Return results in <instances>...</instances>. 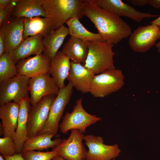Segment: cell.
Here are the masks:
<instances>
[{"mask_svg": "<svg viewBox=\"0 0 160 160\" xmlns=\"http://www.w3.org/2000/svg\"><path fill=\"white\" fill-rule=\"evenodd\" d=\"M82 9L83 16L92 22L105 41L116 44L132 33L128 23L100 7L95 0H84Z\"/></svg>", "mask_w": 160, "mask_h": 160, "instance_id": "6da1fadb", "label": "cell"}, {"mask_svg": "<svg viewBox=\"0 0 160 160\" xmlns=\"http://www.w3.org/2000/svg\"><path fill=\"white\" fill-rule=\"evenodd\" d=\"M82 0H43L42 6L55 30L72 18L83 17Z\"/></svg>", "mask_w": 160, "mask_h": 160, "instance_id": "7a4b0ae2", "label": "cell"}, {"mask_svg": "<svg viewBox=\"0 0 160 160\" xmlns=\"http://www.w3.org/2000/svg\"><path fill=\"white\" fill-rule=\"evenodd\" d=\"M88 52L85 64V68L95 75L104 71L116 68L113 57L115 53L112 48L114 45L108 42L86 41Z\"/></svg>", "mask_w": 160, "mask_h": 160, "instance_id": "3957f363", "label": "cell"}, {"mask_svg": "<svg viewBox=\"0 0 160 160\" xmlns=\"http://www.w3.org/2000/svg\"><path fill=\"white\" fill-rule=\"evenodd\" d=\"M124 76L118 69L107 70L95 75L89 92L94 97H104L120 89L124 84Z\"/></svg>", "mask_w": 160, "mask_h": 160, "instance_id": "277c9868", "label": "cell"}, {"mask_svg": "<svg viewBox=\"0 0 160 160\" xmlns=\"http://www.w3.org/2000/svg\"><path fill=\"white\" fill-rule=\"evenodd\" d=\"M73 86L70 82L60 89L51 106L47 121L38 135L49 134L55 136L59 128V122L65 107L69 103L73 92Z\"/></svg>", "mask_w": 160, "mask_h": 160, "instance_id": "5b68a950", "label": "cell"}, {"mask_svg": "<svg viewBox=\"0 0 160 160\" xmlns=\"http://www.w3.org/2000/svg\"><path fill=\"white\" fill-rule=\"evenodd\" d=\"M82 103V99L79 98L76 101L72 111L65 113L59 125L60 130L63 134H66L69 130L73 129H78L84 134L88 127L101 119V118L87 112Z\"/></svg>", "mask_w": 160, "mask_h": 160, "instance_id": "8992f818", "label": "cell"}, {"mask_svg": "<svg viewBox=\"0 0 160 160\" xmlns=\"http://www.w3.org/2000/svg\"><path fill=\"white\" fill-rule=\"evenodd\" d=\"M29 78L17 75L0 82V105L12 102L19 104L28 96Z\"/></svg>", "mask_w": 160, "mask_h": 160, "instance_id": "52a82bcc", "label": "cell"}, {"mask_svg": "<svg viewBox=\"0 0 160 160\" xmlns=\"http://www.w3.org/2000/svg\"><path fill=\"white\" fill-rule=\"evenodd\" d=\"M56 96L50 95L43 97L36 104L31 105L27 125L28 138L38 135L48 119L51 106Z\"/></svg>", "mask_w": 160, "mask_h": 160, "instance_id": "ba28073f", "label": "cell"}, {"mask_svg": "<svg viewBox=\"0 0 160 160\" xmlns=\"http://www.w3.org/2000/svg\"><path fill=\"white\" fill-rule=\"evenodd\" d=\"M84 135L77 129L71 130L67 139H62L57 146L52 150L57 152L66 160H83L86 159L87 152L82 142Z\"/></svg>", "mask_w": 160, "mask_h": 160, "instance_id": "9c48e42d", "label": "cell"}, {"mask_svg": "<svg viewBox=\"0 0 160 160\" xmlns=\"http://www.w3.org/2000/svg\"><path fill=\"white\" fill-rule=\"evenodd\" d=\"M159 39L160 26L151 24L135 29L130 36L129 44L133 51L144 53L155 45Z\"/></svg>", "mask_w": 160, "mask_h": 160, "instance_id": "30bf717a", "label": "cell"}, {"mask_svg": "<svg viewBox=\"0 0 160 160\" xmlns=\"http://www.w3.org/2000/svg\"><path fill=\"white\" fill-rule=\"evenodd\" d=\"M84 140L89 149L86 156L87 160H111L118 156L121 152L117 144L105 145L100 136L86 135L84 136Z\"/></svg>", "mask_w": 160, "mask_h": 160, "instance_id": "8fae6325", "label": "cell"}, {"mask_svg": "<svg viewBox=\"0 0 160 160\" xmlns=\"http://www.w3.org/2000/svg\"><path fill=\"white\" fill-rule=\"evenodd\" d=\"M100 8L115 15L128 17L139 23L144 19L159 17V15L142 12L136 10L121 0H95Z\"/></svg>", "mask_w": 160, "mask_h": 160, "instance_id": "7c38bea8", "label": "cell"}, {"mask_svg": "<svg viewBox=\"0 0 160 160\" xmlns=\"http://www.w3.org/2000/svg\"><path fill=\"white\" fill-rule=\"evenodd\" d=\"M60 89L49 73L40 75L29 80L28 91L31 105L36 104L43 97L47 96H57Z\"/></svg>", "mask_w": 160, "mask_h": 160, "instance_id": "4fadbf2b", "label": "cell"}, {"mask_svg": "<svg viewBox=\"0 0 160 160\" xmlns=\"http://www.w3.org/2000/svg\"><path fill=\"white\" fill-rule=\"evenodd\" d=\"M51 60L43 53L18 61L15 64L18 74L30 78L49 73Z\"/></svg>", "mask_w": 160, "mask_h": 160, "instance_id": "5bb4252c", "label": "cell"}, {"mask_svg": "<svg viewBox=\"0 0 160 160\" xmlns=\"http://www.w3.org/2000/svg\"><path fill=\"white\" fill-rule=\"evenodd\" d=\"M24 19L11 15L0 27L4 35L5 53L14 50L24 40Z\"/></svg>", "mask_w": 160, "mask_h": 160, "instance_id": "9a60e30c", "label": "cell"}, {"mask_svg": "<svg viewBox=\"0 0 160 160\" xmlns=\"http://www.w3.org/2000/svg\"><path fill=\"white\" fill-rule=\"evenodd\" d=\"M31 106L29 96L23 99L19 103L17 127L13 138L16 148L15 153H22L23 145L28 139L27 125Z\"/></svg>", "mask_w": 160, "mask_h": 160, "instance_id": "2e32d148", "label": "cell"}, {"mask_svg": "<svg viewBox=\"0 0 160 160\" xmlns=\"http://www.w3.org/2000/svg\"><path fill=\"white\" fill-rule=\"evenodd\" d=\"M19 109V104L11 102L0 105V134L3 137L13 138L17 125Z\"/></svg>", "mask_w": 160, "mask_h": 160, "instance_id": "e0dca14e", "label": "cell"}, {"mask_svg": "<svg viewBox=\"0 0 160 160\" xmlns=\"http://www.w3.org/2000/svg\"><path fill=\"white\" fill-rule=\"evenodd\" d=\"M44 36L41 34L26 38L14 50L8 53L11 59L15 64L19 60L43 53L42 40Z\"/></svg>", "mask_w": 160, "mask_h": 160, "instance_id": "ac0fdd59", "label": "cell"}, {"mask_svg": "<svg viewBox=\"0 0 160 160\" xmlns=\"http://www.w3.org/2000/svg\"><path fill=\"white\" fill-rule=\"evenodd\" d=\"M95 75L81 64L71 61V68L67 79L77 90L85 93L89 92Z\"/></svg>", "mask_w": 160, "mask_h": 160, "instance_id": "d6986e66", "label": "cell"}, {"mask_svg": "<svg viewBox=\"0 0 160 160\" xmlns=\"http://www.w3.org/2000/svg\"><path fill=\"white\" fill-rule=\"evenodd\" d=\"M71 68L70 59L61 51H58L51 59L49 73L59 89L65 86L64 81L68 78Z\"/></svg>", "mask_w": 160, "mask_h": 160, "instance_id": "ffe728a7", "label": "cell"}, {"mask_svg": "<svg viewBox=\"0 0 160 160\" xmlns=\"http://www.w3.org/2000/svg\"><path fill=\"white\" fill-rule=\"evenodd\" d=\"M69 34L68 28L63 25L44 37L42 40L43 53L52 59L56 55L65 39Z\"/></svg>", "mask_w": 160, "mask_h": 160, "instance_id": "44dd1931", "label": "cell"}, {"mask_svg": "<svg viewBox=\"0 0 160 160\" xmlns=\"http://www.w3.org/2000/svg\"><path fill=\"white\" fill-rule=\"evenodd\" d=\"M61 51L71 61L84 65L88 48L86 41L71 36L63 46Z\"/></svg>", "mask_w": 160, "mask_h": 160, "instance_id": "7402d4cb", "label": "cell"}, {"mask_svg": "<svg viewBox=\"0 0 160 160\" xmlns=\"http://www.w3.org/2000/svg\"><path fill=\"white\" fill-rule=\"evenodd\" d=\"M42 1L43 0H18L11 15L17 17H46V13L42 6Z\"/></svg>", "mask_w": 160, "mask_h": 160, "instance_id": "603a6c76", "label": "cell"}, {"mask_svg": "<svg viewBox=\"0 0 160 160\" xmlns=\"http://www.w3.org/2000/svg\"><path fill=\"white\" fill-rule=\"evenodd\" d=\"M55 30L49 19L39 16L24 17L23 39L39 34L45 37Z\"/></svg>", "mask_w": 160, "mask_h": 160, "instance_id": "cb8c5ba5", "label": "cell"}, {"mask_svg": "<svg viewBox=\"0 0 160 160\" xmlns=\"http://www.w3.org/2000/svg\"><path fill=\"white\" fill-rule=\"evenodd\" d=\"M54 136L51 134H45L28 138L23 145L22 152L35 150L42 151L55 147L60 144L62 139L58 137L52 140V138Z\"/></svg>", "mask_w": 160, "mask_h": 160, "instance_id": "d4e9b609", "label": "cell"}, {"mask_svg": "<svg viewBox=\"0 0 160 160\" xmlns=\"http://www.w3.org/2000/svg\"><path fill=\"white\" fill-rule=\"evenodd\" d=\"M78 17L70 18L66 22L68 26L69 34L71 37L76 38L85 41H105L98 33L89 31L81 24Z\"/></svg>", "mask_w": 160, "mask_h": 160, "instance_id": "484cf974", "label": "cell"}, {"mask_svg": "<svg viewBox=\"0 0 160 160\" xmlns=\"http://www.w3.org/2000/svg\"><path fill=\"white\" fill-rule=\"evenodd\" d=\"M18 75L16 64L8 53H4L0 56V82Z\"/></svg>", "mask_w": 160, "mask_h": 160, "instance_id": "4316f807", "label": "cell"}, {"mask_svg": "<svg viewBox=\"0 0 160 160\" xmlns=\"http://www.w3.org/2000/svg\"><path fill=\"white\" fill-rule=\"evenodd\" d=\"M21 154L25 160H52L58 155L57 152L53 150L47 152L28 151L22 152Z\"/></svg>", "mask_w": 160, "mask_h": 160, "instance_id": "83f0119b", "label": "cell"}, {"mask_svg": "<svg viewBox=\"0 0 160 160\" xmlns=\"http://www.w3.org/2000/svg\"><path fill=\"white\" fill-rule=\"evenodd\" d=\"M16 151L13 139L9 137L0 138V153L1 155L11 156L16 153Z\"/></svg>", "mask_w": 160, "mask_h": 160, "instance_id": "f1b7e54d", "label": "cell"}, {"mask_svg": "<svg viewBox=\"0 0 160 160\" xmlns=\"http://www.w3.org/2000/svg\"><path fill=\"white\" fill-rule=\"evenodd\" d=\"M18 0H14L9 5L0 8V27L11 16L13 9Z\"/></svg>", "mask_w": 160, "mask_h": 160, "instance_id": "f546056e", "label": "cell"}, {"mask_svg": "<svg viewBox=\"0 0 160 160\" xmlns=\"http://www.w3.org/2000/svg\"><path fill=\"white\" fill-rule=\"evenodd\" d=\"M5 42L3 33L0 30V56L5 53Z\"/></svg>", "mask_w": 160, "mask_h": 160, "instance_id": "4dcf8cb0", "label": "cell"}, {"mask_svg": "<svg viewBox=\"0 0 160 160\" xmlns=\"http://www.w3.org/2000/svg\"><path fill=\"white\" fill-rule=\"evenodd\" d=\"M127 1L136 6H143L148 4L147 0H127Z\"/></svg>", "mask_w": 160, "mask_h": 160, "instance_id": "1f68e13d", "label": "cell"}, {"mask_svg": "<svg viewBox=\"0 0 160 160\" xmlns=\"http://www.w3.org/2000/svg\"><path fill=\"white\" fill-rule=\"evenodd\" d=\"M2 156L5 160H25L23 157L21 153H15L11 156Z\"/></svg>", "mask_w": 160, "mask_h": 160, "instance_id": "d6a6232c", "label": "cell"}, {"mask_svg": "<svg viewBox=\"0 0 160 160\" xmlns=\"http://www.w3.org/2000/svg\"><path fill=\"white\" fill-rule=\"evenodd\" d=\"M148 4L154 7L160 8V0H147Z\"/></svg>", "mask_w": 160, "mask_h": 160, "instance_id": "836d02e7", "label": "cell"}, {"mask_svg": "<svg viewBox=\"0 0 160 160\" xmlns=\"http://www.w3.org/2000/svg\"><path fill=\"white\" fill-rule=\"evenodd\" d=\"M14 0H0V8L6 7L10 4Z\"/></svg>", "mask_w": 160, "mask_h": 160, "instance_id": "e575fe53", "label": "cell"}, {"mask_svg": "<svg viewBox=\"0 0 160 160\" xmlns=\"http://www.w3.org/2000/svg\"><path fill=\"white\" fill-rule=\"evenodd\" d=\"M150 23L153 25L160 26V15L156 19L151 22Z\"/></svg>", "mask_w": 160, "mask_h": 160, "instance_id": "d590c367", "label": "cell"}, {"mask_svg": "<svg viewBox=\"0 0 160 160\" xmlns=\"http://www.w3.org/2000/svg\"><path fill=\"white\" fill-rule=\"evenodd\" d=\"M52 160H66L60 156L58 155L54 157Z\"/></svg>", "mask_w": 160, "mask_h": 160, "instance_id": "8d00e7d4", "label": "cell"}, {"mask_svg": "<svg viewBox=\"0 0 160 160\" xmlns=\"http://www.w3.org/2000/svg\"><path fill=\"white\" fill-rule=\"evenodd\" d=\"M155 46L158 49V52L160 53V41L156 44Z\"/></svg>", "mask_w": 160, "mask_h": 160, "instance_id": "74e56055", "label": "cell"}, {"mask_svg": "<svg viewBox=\"0 0 160 160\" xmlns=\"http://www.w3.org/2000/svg\"><path fill=\"white\" fill-rule=\"evenodd\" d=\"M0 160H5L3 157L1 155H0Z\"/></svg>", "mask_w": 160, "mask_h": 160, "instance_id": "f35d334b", "label": "cell"}, {"mask_svg": "<svg viewBox=\"0 0 160 160\" xmlns=\"http://www.w3.org/2000/svg\"><path fill=\"white\" fill-rule=\"evenodd\" d=\"M83 160H87L86 159H84ZM112 160H115V159H112Z\"/></svg>", "mask_w": 160, "mask_h": 160, "instance_id": "ab89813d", "label": "cell"}]
</instances>
